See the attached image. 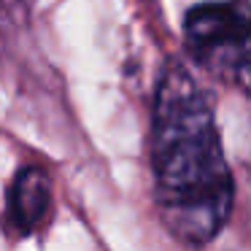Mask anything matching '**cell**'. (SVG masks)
Masks as SVG:
<instances>
[{
    "mask_svg": "<svg viewBox=\"0 0 251 251\" xmlns=\"http://www.w3.org/2000/svg\"><path fill=\"white\" fill-rule=\"evenodd\" d=\"M154 202L176 240L202 246L232 213L235 186L205 89L178 62L157 84L151 116Z\"/></svg>",
    "mask_w": 251,
    "mask_h": 251,
    "instance_id": "6da1fadb",
    "label": "cell"
},
{
    "mask_svg": "<svg viewBox=\"0 0 251 251\" xmlns=\"http://www.w3.org/2000/svg\"><path fill=\"white\" fill-rule=\"evenodd\" d=\"M51 208V184L41 168H25L8 192V222L17 232H33Z\"/></svg>",
    "mask_w": 251,
    "mask_h": 251,
    "instance_id": "3957f363",
    "label": "cell"
},
{
    "mask_svg": "<svg viewBox=\"0 0 251 251\" xmlns=\"http://www.w3.org/2000/svg\"><path fill=\"white\" fill-rule=\"evenodd\" d=\"M184 41L202 71L251 95V3L216 0L189 8Z\"/></svg>",
    "mask_w": 251,
    "mask_h": 251,
    "instance_id": "7a4b0ae2",
    "label": "cell"
}]
</instances>
